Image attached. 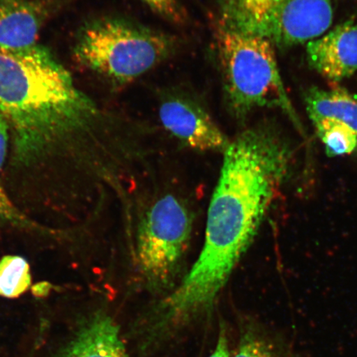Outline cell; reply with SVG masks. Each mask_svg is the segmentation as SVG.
Segmentation results:
<instances>
[{
    "label": "cell",
    "instance_id": "obj_1",
    "mask_svg": "<svg viewBox=\"0 0 357 357\" xmlns=\"http://www.w3.org/2000/svg\"><path fill=\"white\" fill-rule=\"evenodd\" d=\"M290 158L287 142L267 125L247 129L230 142L209 204L202 250L188 273L155 307L151 333L166 336L213 310L255 238Z\"/></svg>",
    "mask_w": 357,
    "mask_h": 357
},
{
    "label": "cell",
    "instance_id": "obj_2",
    "mask_svg": "<svg viewBox=\"0 0 357 357\" xmlns=\"http://www.w3.org/2000/svg\"><path fill=\"white\" fill-rule=\"evenodd\" d=\"M0 114L15 166L42 163L88 128L98 111L47 49L0 52Z\"/></svg>",
    "mask_w": 357,
    "mask_h": 357
},
{
    "label": "cell",
    "instance_id": "obj_3",
    "mask_svg": "<svg viewBox=\"0 0 357 357\" xmlns=\"http://www.w3.org/2000/svg\"><path fill=\"white\" fill-rule=\"evenodd\" d=\"M175 49L172 36L112 17L82 30L75 55L87 68L123 86L162 64Z\"/></svg>",
    "mask_w": 357,
    "mask_h": 357
},
{
    "label": "cell",
    "instance_id": "obj_4",
    "mask_svg": "<svg viewBox=\"0 0 357 357\" xmlns=\"http://www.w3.org/2000/svg\"><path fill=\"white\" fill-rule=\"evenodd\" d=\"M217 49L227 109L238 119L280 107L297 121L279 73L274 45L257 36L218 26Z\"/></svg>",
    "mask_w": 357,
    "mask_h": 357
},
{
    "label": "cell",
    "instance_id": "obj_5",
    "mask_svg": "<svg viewBox=\"0 0 357 357\" xmlns=\"http://www.w3.org/2000/svg\"><path fill=\"white\" fill-rule=\"evenodd\" d=\"M333 16V0H220L218 26L284 49L320 38Z\"/></svg>",
    "mask_w": 357,
    "mask_h": 357
},
{
    "label": "cell",
    "instance_id": "obj_6",
    "mask_svg": "<svg viewBox=\"0 0 357 357\" xmlns=\"http://www.w3.org/2000/svg\"><path fill=\"white\" fill-rule=\"evenodd\" d=\"M193 220L185 201L175 195L160 196L147 208L138 229L136 252L139 274L149 289L168 292L175 288Z\"/></svg>",
    "mask_w": 357,
    "mask_h": 357
},
{
    "label": "cell",
    "instance_id": "obj_7",
    "mask_svg": "<svg viewBox=\"0 0 357 357\" xmlns=\"http://www.w3.org/2000/svg\"><path fill=\"white\" fill-rule=\"evenodd\" d=\"M158 114L164 128L192 150L223 153L230 144L204 107L184 93L165 96Z\"/></svg>",
    "mask_w": 357,
    "mask_h": 357
},
{
    "label": "cell",
    "instance_id": "obj_8",
    "mask_svg": "<svg viewBox=\"0 0 357 357\" xmlns=\"http://www.w3.org/2000/svg\"><path fill=\"white\" fill-rule=\"evenodd\" d=\"M312 69L331 82L349 78L357 71V22L348 20L307 43Z\"/></svg>",
    "mask_w": 357,
    "mask_h": 357
},
{
    "label": "cell",
    "instance_id": "obj_9",
    "mask_svg": "<svg viewBox=\"0 0 357 357\" xmlns=\"http://www.w3.org/2000/svg\"><path fill=\"white\" fill-rule=\"evenodd\" d=\"M48 13L43 0H0V52L37 45Z\"/></svg>",
    "mask_w": 357,
    "mask_h": 357
},
{
    "label": "cell",
    "instance_id": "obj_10",
    "mask_svg": "<svg viewBox=\"0 0 357 357\" xmlns=\"http://www.w3.org/2000/svg\"><path fill=\"white\" fill-rule=\"evenodd\" d=\"M61 357H128L119 328L111 317L96 314L86 321Z\"/></svg>",
    "mask_w": 357,
    "mask_h": 357
},
{
    "label": "cell",
    "instance_id": "obj_11",
    "mask_svg": "<svg viewBox=\"0 0 357 357\" xmlns=\"http://www.w3.org/2000/svg\"><path fill=\"white\" fill-rule=\"evenodd\" d=\"M312 123L329 119L347 125L357 134V96L345 89L311 87L305 93Z\"/></svg>",
    "mask_w": 357,
    "mask_h": 357
},
{
    "label": "cell",
    "instance_id": "obj_12",
    "mask_svg": "<svg viewBox=\"0 0 357 357\" xmlns=\"http://www.w3.org/2000/svg\"><path fill=\"white\" fill-rule=\"evenodd\" d=\"M233 357H303L284 337L261 325L244 324Z\"/></svg>",
    "mask_w": 357,
    "mask_h": 357
},
{
    "label": "cell",
    "instance_id": "obj_13",
    "mask_svg": "<svg viewBox=\"0 0 357 357\" xmlns=\"http://www.w3.org/2000/svg\"><path fill=\"white\" fill-rule=\"evenodd\" d=\"M10 141V128L0 114V225L10 226L15 229L37 231L40 234L54 235V230L48 229L31 220L22 213L8 195L2 182V172L8 155Z\"/></svg>",
    "mask_w": 357,
    "mask_h": 357
},
{
    "label": "cell",
    "instance_id": "obj_14",
    "mask_svg": "<svg viewBox=\"0 0 357 357\" xmlns=\"http://www.w3.org/2000/svg\"><path fill=\"white\" fill-rule=\"evenodd\" d=\"M314 126L331 158L357 153V134L347 125L325 119L314 123Z\"/></svg>",
    "mask_w": 357,
    "mask_h": 357
},
{
    "label": "cell",
    "instance_id": "obj_15",
    "mask_svg": "<svg viewBox=\"0 0 357 357\" xmlns=\"http://www.w3.org/2000/svg\"><path fill=\"white\" fill-rule=\"evenodd\" d=\"M32 283L30 266L26 259L20 256H6L0 260V296L20 297Z\"/></svg>",
    "mask_w": 357,
    "mask_h": 357
},
{
    "label": "cell",
    "instance_id": "obj_16",
    "mask_svg": "<svg viewBox=\"0 0 357 357\" xmlns=\"http://www.w3.org/2000/svg\"><path fill=\"white\" fill-rule=\"evenodd\" d=\"M151 10L175 22L185 20V13L177 0H140Z\"/></svg>",
    "mask_w": 357,
    "mask_h": 357
},
{
    "label": "cell",
    "instance_id": "obj_17",
    "mask_svg": "<svg viewBox=\"0 0 357 357\" xmlns=\"http://www.w3.org/2000/svg\"><path fill=\"white\" fill-rule=\"evenodd\" d=\"M208 357H231L229 337L225 325H222L218 334L217 344L213 354Z\"/></svg>",
    "mask_w": 357,
    "mask_h": 357
}]
</instances>
